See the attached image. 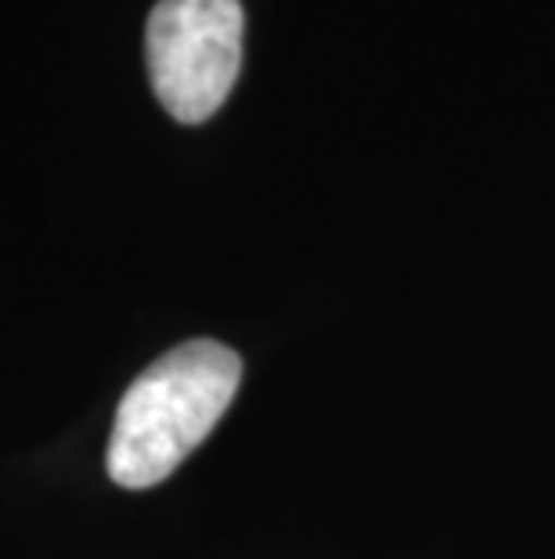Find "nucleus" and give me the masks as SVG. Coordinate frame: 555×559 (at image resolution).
I'll use <instances>...</instances> for the list:
<instances>
[{"mask_svg":"<svg viewBox=\"0 0 555 559\" xmlns=\"http://www.w3.org/2000/svg\"><path fill=\"white\" fill-rule=\"evenodd\" d=\"M239 0H159L148 19V76L177 123H206L242 69Z\"/></svg>","mask_w":555,"mask_h":559,"instance_id":"nucleus-2","label":"nucleus"},{"mask_svg":"<svg viewBox=\"0 0 555 559\" xmlns=\"http://www.w3.org/2000/svg\"><path fill=\"white\" fill-rule=\"evenodd\" d=\"M242 358L217 340H192L141 372L116 408L109 477L141 491L192 455L239 394Z\"/></svg>","mask_w":555,"mask_h":559,"instance_id":"nucleus-1","label":"nucleus"}]
</instances>
